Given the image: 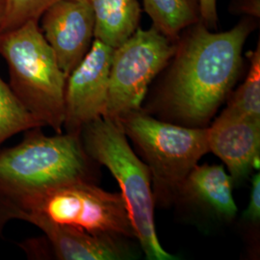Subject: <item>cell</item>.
I'll return each instance as SVG.
<instances>
[{
	"label": "cell",
	"instance_id": "cell-1",
	"mask_svg": "<svg viewBox=\"0 0 260 260\" xmlns=\"http://www.w3.org/2000/svg\"><path fill=\"white\" fill-rule=\"evenodd\" d=\"M253 28L252 20L243 19L215 33L200 20L181 32L164 94L176 118L197 126L209 121L238 77L243 47Z\"/></svg>",
	"mask_w": 260,
	"mask_h": 260
},
{
	"label": "cell",
	"instance_id": "cell-2",
	"mask_svg": "<svg viewBox=\"0 0 260 260\" xmlns=\"http://www.w3.org/2000/svg\"><path fill=\"white\" fill-rule=\"evenodd\" d=\"M13 220L47 222L116 238L135 237L121 193L104 191L88 180L0 199V233Z\"/></svg>",
	"mask_w": 260,
	"mask_h": 260
},
{
	"label": "cell",
	"instance_id": "cell-3",
	"mask_svg": "<svg viewBox=\"0 0 260 260\" xmlns=\"http://www.w3.org/2000/svg\"><path fill=\"white\" fill-rule=\"evenodd\" d=\"M0 55L9 70L10 88L44 126L63 132L67 75L39 21L0 33Z\"/></svg>",
	"mask_w": 260,
	"mask_h": 260
},
{
	"label": "cell",
	"instance_id": "cell-4",
	"mask_svg": "<svg viewBox=\"0 0 260 260\" xmlns=\"http://www.w3.org/2000/svg\"><path fill=\"white\" fill-rule=\"evenodd\" d=\"M80 137L89 157L107 168L118 181L147 258L176 259L160 245L155 231L150 170L130 148L121 123L102 117L85 125Z\"/></svg>",
	"mask_w": 260,
	"mask_h": 260
},
{
	"label": "cell",
	"instance_id": "cell-5",
	"mask_svg": "<svg viewBox=\"0 0 260 260\" xmlns=\"http://www.w3.org/2000/svg\"><path fill=\"white\" fill-rule=\"evenodd\" d=\"M25 133L17 146L0 150V199L72 181H91V158L80 134L47 136L41 127Z\"/></svg>",
	"mask_w": 260,
	"mask_h": 260
},
{
	"label": "cell",
	"instance_id": "cell-6",
	"mask_svg": "<svg viewBox=\"0 0 260 260\" xmlns=\"http://www.w3.org/2000/svg\"><path fill=\"white\" fill-rule=\"evenodd\" d=\"M118 121L146 158L155 186L163 191L182 189L189 173L209 152L207 127L178 126L157 121L140 110Z\"/></svg>",
	"mask_w": 260,
	"mask_h": 260
},
{
	"label": "cell",
	"instance_id": "cell-7",
	"mask_svg": "<svg viewBox=\"0 0 260 260\" xmlns=\"http://www.w3.org/2000/svg\"><path fill=\"white\" fill-rule=\"evenodd\" d=\"M177 49L172 41L153 26L137 28L112 55L106 109L103 118L119 121L139 110L152 79L168 65Z\"/></svg>",
	"mask_w": 260,
	"mask_h": 260
},
{
	"label": "cell",
	"instance_id": "cell-8",
	"mask_svg": "<svg viewBox=\"0 0 260 260\" xmlns=\"http://www.w3.org/2000/svg\"><path fill=\"white\" fill-rule=\"evenodd\" d=\"M114 48L93 39L87 54L68 75L63 129L80 134L85 125L103 117L106 109Z\"/></svg>",
	"mask_w": 260,
	"mask_h": 260
},
{
	"label": "cell",
	"instance_id": "cell-9",
	"mask_svg": "<svg viewBox=\"0 0 260 260\" xmlns=\"http://www.w3.org/2000/svg\"><path fill=\"white\" fill-rule=\"evenodd\" d=\"M40 19L42 32L68 77L93 43L95 17L92 4L89 0H57Z\"/></svg>",
	"mask_w": 260,
	"mask_h": 260
},
{
	"label": "cell",
	"instance_id": "cell-10",
	"mask_svg": "<svg viewBox=\"0 0 260 260\" xmlns=\"http://www.w3.org/2000/svg\"><path fill=\"white\" fill-rule=\"evenodd\" d=\"M209 151L220 158L231 177L239 180L258 168L260 120L219 116L207 127Z\"/></svg>",
	"mask_w": 260,
	"mask_h": 260
},
{
	"label": "cell",
	"instance_id": "cell-11",
	"mask_svg": "<svg viewBox=\"0 0 260 260\" xmlns=\"http://www.w3.org/2000/svg\"><path fill=\"white\" fill-rule=\"evenodd\" d=\"M34 225L45 233L57 259L117 260L124 257L123 250L116 237L95 235L47 222H40Z\"/></svg>",
	"mask_w": 260,
	"mask_h": 260
},
{
	"label": "cell",
	"instance_id": "cell-12",
	"mask_svg": "<svg viewBox=\"0 0 260 260\" xmlns=\"http://www.w3.org/2000/svg\"><path fill=\"white\" fill-rule=\"evenodd\" d=\"M89 1L95 17L93 39L116 48L139 27L141 7L138 0Z\"/></svg>",
	"mask_w": 260,
	"mask_h": 260
},
{
	"label": "cell",
	"instance_id": "cell-13",
	"mask_svg": "<svg viewBox=\"0 0 260 260\" xmlns=\"http://www.w3.org/2000/svg\"><path fill=\"white\" fill-rule=\"evenodd\" d=\"M182 190L225 218H233L237 212L233 196V177L223 166L196 165L186 177Z\"/></svg>",
	"mask_w": 260,
	"mask_h": 260
},
{
	"label": "cell",
	"instance_id": "cell-14",
	"mask_svg": "<svg viewBox=\"0 0 260 260\" xmlns=\"http://www.w3.org/2000/svg\"><path fill=\"white\" fill-rule=\"evenodd\" d=\"M143 4L152 26L175 42L185 28L201 20L199 0H143Z\"/></svg>",
	"mask_w": 260,
	"mask_h": 260
},
{
	"label": "cell",
	"instance_id": "cell-15",
	"mask_svg": "<svg viewBox=\"0 0 260 260\" xmlns=\"http://www.w3.org/2000/svg\"><path fill=\"white\" fill-rule=\"evenodd\" d=\"M250 70L245 81L237 89L225 110L224 118L260 120V47L250 52Z\"/></svg>",
	"mask_w": 260,
	"mask_h": 260
},
{
	"label": "cell",
	"instance_id": "cell-16",
	"mask_svg": "<svg viewBox=\"0 0 260 260\" xmlns=\"http://www.w3.org/2000/svg\"><path fill=\"white\" fill-rule=\"evenodd\" d=\"M37 127L44 125L19 102L9 84L0 77V146L14 135Z\"/></svg>",
	"mask_w": 260,
	"mask_h": 260
},
{
	"label": "cell",
	"instance_id": "cell-17",
	"mask_svg": "<svg viewBox=\"0 0 260 260\" xmlns=\"http://www.w3.org/2000/svg\"><path fill=\"white\" fill-rule=\"evenodd\" d=\"M57 0H6L0 22V33L19 27L28 21H39L43 13Z\"/></svg>",
	"mask_w": 260,
	"mask_h": 260
},
{
	"label": "cell",
	"instance_id": "cell-18",
	"mask_svg": "<svg viewBox=\"0 0 260 260\" xmlns=\"http://www.w3.org/2000/svg\"><path fill=\"white\" fill-rule=\"evenodd\" d=\"M260 217V175L257 173L251 180L249 205L244 212V218L250 222H256Z\"/></svg>",
	"mask_w": 260,
	"mask_h": 260
},
{
	"label": "cell",
	"instance_id": "cell-19",
	"mask_svg": "<svg viewBox=\"0 0 260 260\" xmlns=\"http://www.w3.org/2000/svg\"><path fill=\"white\" fill-rule=\"evenodd\" d=\"M201 21L209 29H213L218 23L217 0H199Z\"/></svg>",
	"mask_w": 260,
	"mask_h": 260
},
{
	"label": "cell",
	"instance_id": "cell-20",
	"mask_svg": "<svg viewBox=\"0 0 260 260\" xmlns=\"http://www.w3.org/2000/svg\"><path fill=\"white\" fill-rule=\"evenodd\" d=\"M5 2L6 0H0V22L3 18L4 15V11H5Z\"/></svg>",
	"mask_w": 260,
	"mask_h": 260
}]
</instances>
